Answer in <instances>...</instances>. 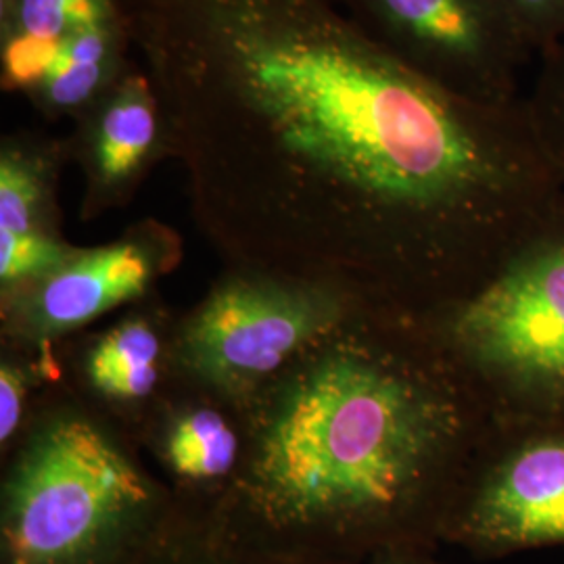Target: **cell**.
<instances>
[{
  "mask_svg": "<svg viewBox=\"0 0 564 564\" xmlns=\"http://www.w3.org/2000/svg\"><path fill=\"white\" fill-rule=\"evenodd\" d=\"M191 214L224 265L423 316L564 193L523 101L424 80L337 0H123Z\"/></svg>",
  "mask_w": 564,
  "mask_h": 564,
  "instance_id": "6da1fadb",
  "label": "cell"
},
{
  "mask_svg": "<svg viewBox=\"0 0 564 564\" xmlns=\"http://www.w3.org/2000/svg\"><path fill=\"white\" fill-rule=\"evenodd\" d=\"M220 505L274 544L364 563L440 533L496 429L416 316L364 305L249 403Z\"/></svg>",
  "mask_w": 564,
  "mask_h": 564,
  "instance_id": "7a4b0ae2",
  "label": "cell"
},
{
  "mask_svg": "<svg viewBox=\"0 0 564 564\" xmlns=\"http://www.w3.org/2000/svg\"><path fill=\"white\" fill-rule=\"evenodd\" d=\"M0 460V564H123L176 506L141 447L63 383Z\"/></svg>",
  "mask_w": 564,
  "mask_h": 564,
  "instance_id": "3957f363",
  "label": "cell"
},
{
  "mask_svg": "<svg viewBox=\"0 0 564 564\" xmlns=\"http://www.w3.org/2000/svg\"><path fill=\"white\" fill-rule=\"evenodd\" d=\"M416 318L498 426L564 424V193L473 291Z\"/></svg>",
  "mask_w": 564,
  "mask_h": 564,
  "instance_id": "277c9868",
  "label": "cell"
},
{
  "mask_svg": "<svg viewBox=\"0 0 564 564\" xmlns=\"http://www.w3.org/2000/svg\"><path fill=\"white\" fill-rule=\"evenodd\" d=\"M364 305L335 284L224 265L202 300L178 314V379L249 408Z\"/></svg>",
  "mask_w": 564,
  "mask_h": 564,
  "instance_id": "5b68a950",
  "label": "cell"
},
{
  "mask_svg": "<svg viewBox=\"0 0 564 564\" xmlns=\"http://www.w3.org/2000/svg\"><path fill=\"white\" fill-rule=\"evenodd\" d=\"M123 0H0V82L46 120H74L134 63Z\"/></svg>",
  "mask_w": 564,
  "mask_h": 564,
  "instance_id": "8992f818",
  "label": "cell"
},
{
  "mask_svg": "<svg viewBox=\"0 0 564 564\" xmlns=\"http://www.w3.org/2000/svg\"><path fill=\"white\" fill-rule=\"evenodd\" d=\"M368 39L447 93L512 105L533 55L498 0H337Z\"/></svg>",
  "mask_w": 564,
  "mask_h": 564,
  "instance_id": "52a82bcc",
  "label": "cell"
},
{
  "mask_svg": "<svg viewBox=\"0 0 564 564\" xmlns=\"http://www.w3.org/2000/svg\"><path fill=\"white\" fill-rule=\"evenodd\" d=\"M182 256L181 232L158 218L130 224L111 241L78 247L48 274L0 295V343L53 349L160 293Z\"/></svg>",
  "mask_w": 564,
  "mask_h": 564,
  "instance_id": "ba28073f",
  "label": "cell"
},
{
  "mask_svg": "<svg viewBox=\"0 0 564 564\" xmlns=\"http://www.w3.org/2000/svg\"><path fill=\"white\" fill-rule=\"evenodd\" d=\"M440 542L479 558L564 545V424H496Z\"/></svg>",
  "mask_w": 564,
  "mask_h": 564,
  "instance_id": "9c48e42d",
  "label": "cell"
},
{
  "mask_svg": "<svg viewBox=\"0 0 564 564\" xmlns=\"http://www.w3.org/2000/svg\"><path fill=\"white\" fill-rule=\"evenodd\" d=\"M178 314L155 293L57 345L63 387L139 447L147 424L181 383Z\"/></svg>",
  "mask_w": 564,
  "mask_h": 564,
  "instance_id": "30bf717a",
  "label": "cell"
},
{
  "mask_svg": "<svg viewBox=\"0 0 564 564\" xmlns=\"http://www.w3.org/2000/svg\"><path fill=\"white\" fill-rule=\"evenodd\" d=\"M72 121L63 139L82 174V223L130 205L151 172L174 160L162 99L141 61Z\"/></svg>",
  "mask_w": 564,
  "mask_h": 564,
  "instance_id": "8fae6325",
  "label": "cell"
},
{
  "mask_svg": "<svg viewBox=\"0 0 564 564\" xmlns=\"http://www.w3.org/2000/svg\"><path fill=\"white\" fill-rule=\"evenodd\" d=\"M65 139L36 130L0 139V295L67 262L78 245L63 235L61 174Z\"/></svg>",
  "mask_w": 564,
  "mask_h": 564,
  "instance_id": "7c38bea8",
  "label": "cell"
},
{
  "mask_svg": "<svg viewBox=\"0 0 564 564\" xmlns=\"http://www.w3.org/2000/svg\"><path fill=\"white\" fill-rule=\"evenodd\" d=\"M141 449L176 498L220 502L247 460L249 410L178 383L147 424Z\"/></svg>",
  "mask_w": 564,
  "mask_h": 564,
  "instance_id": "4fadbf2b",
  "label": "cell"
},
{
  "mask_svg": "<svg viewBox=\"0 0 564 564\" xmlns=\"http://www.w3.org/2000/svg\"><path fill=\"white\" fill-rule=\"evenodd\" d=\"M123 564H362L274 544L220 502L176 498L155 535Z\"/></svg>",
  "mask_w": 564,
  "mask_h": 564,
  "instance_id": "5bb4252c",
  "label": "cell"
},
{
  "mask_svg": "<svg viewBox=\"0 0 564 564\" xmlns=\"http://www.w3.org/2000/svg\"><path fill=\"white\" fill-rule=\"evenodd\" d=\"M63 383L59 351L0 343V456L20 440L42 395Z\"/></svg>",
  "mask_w": 564,
  "mask_h": 564,
  "instance_id": "9a60e30c",
  "label": "cell"
},
{
  "mask_svg": "<svg viewBox=\"0 0 564 564\" xmlns=\"http://www.w3.org/2000/svg\"><path fill=\"white\" fill-rule=\"evenodd\" d=\"M540 59L533 93L524 105L550 160L564 178V44Z\"/></svg>",
  "mask_w": 564,
  "mask_h": 564,
  "instance_id": "2e32d148",
  "label": "cell"
},
{
  "mask_svg": "<svg viewBox=\"0 0 564 564\" xmlns=\"http://www.w3.org/2000/svg\"><path fill=\"white\" fill-rule=\"evenodd\" d=\"M533 55L564 44V0H498Z\"/></svg>",
  "mask_w": 564,
  "mask_h": 564,
  "instance_id": "e0dca14e",
  "label": "cell"
},
{
  "mask_svg": "<svg viewBox=\"0 0 564 564\" xmlns=\"http://www.w3.org/2000/svg\"><path fill=\"white\" fill-rule=\"evenodd\" d=\"M435 545L424 542H402L375 550L362 564H442L435 556Z\"/></svg>",
  "mask_w": 564,
  "mask_h": 564,
  "instance_id": "ac0fdd59",
  "label": "cell"
}]
</instances>
